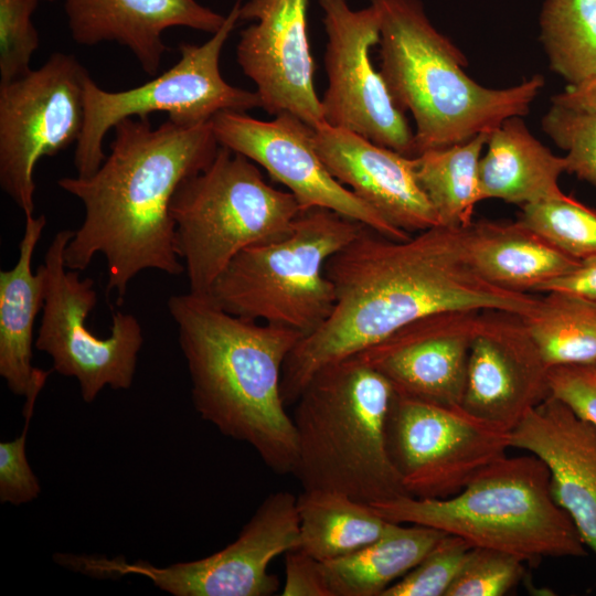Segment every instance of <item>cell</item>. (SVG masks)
Listing matches in <instances>:
<instances>
[{"label":"cell","mask_w":596,"mask_h":596,"mask_svg":"<svg viewBox=\"0 0 596 596\" xmlns=\"http://www.w3.org/2000/svg\"><path fill=\"white\" fill-rule=\"evenodd\" d=\"M328 38V87L320 99L323 121L382 147L415 157L414 132L393 102L370 51L380 41V19L371 4L353 10L347 0H318Z\"/></svg>","instance_id":"cell-14"},{"label":"cell","mask_w":596,"mask_h":596,"mask_svg":"<svg viewBox=\"0 0 596 596\" xmlns=\"http://www.w3.org/2000/svg\"><path fill=\"white\" fill-rule=\"evenodd\" d=\"M486 146L478 166L481 201L500 199L523 206L565 195L558 185L566 172L565 157L536 139L520 116L502 121Z\"/></svg>","instance_id":"cell-24"},{"label":"cell","mask_w":596,"mask_h":596,"mask_svg":"<svg viewBox=\"0 0 596 596\" xmlns=\"http://www.w3.org/2000/svg\"><path fill=\"white\" fill-rule=\"evenodd\" d=\"M168 310L200 416L223 435L253 447L276 473H294L297 432L280 384L284 364L305 336L234 316L209 296L190 291L170 296Z\"/></svg>","instance_id":"cell-3"},{"label":"cell","mask_w":596,"mask_h":596,"mask_svg":"<svg viewBox=\"0 0 596 596\" xmlns=\"http://www.w3.org/2000/svg\"><path fill=\"white\" fill-rule=\"evenodd\" d=\"M241 0L226 15L222 28L201 45L182 43L179 61L161 75L137 87L109 92L91 76L84 89V125L75 145L74 167L78 177L93 174L106 158V134L127 117L147 118L167 113L182 127L210 123L222 111H242L260 107L256 92L228 84L220 71V56L237 21Z\"/></svg>","instance_id":"cell-9"},{"label":"cell","mask_w":596,"mask_h":596,"mask_svg":"<svg viewBox=\"0 0 596 596\" xmlns=\"http://www.w3.org/2000/svg\"><path fill=\"white\" fill-rule=\"evenodd\" d=\"M542 129L566 151V172L596 185V114L552 104Z\"/></svg>","instance_id":"cell-31"},{"label":"cell","mask_w":596,"mask_h":596,"mask_svg":"<svg viewBox=\"0 0 596 596\" xmlns=\"http://www.w3.org/2000/svg\"><path fill=\"white\" fill-rule=\"evenodd\" d=\"M324 272L336 289L334 309L289 353L280 384L286 405L294 404L324 366L355 355L419 318L489 309L529 317L540 301L485 279L470 262L465 228L441 225L405 241L363 226L328 259Z\"/></svg>","instance_id":"cell-1"},{"label":"cell","mask_w":596,"mask_h":596,"mask_svg":"<svg viewBox=\"0 0 596 596\" xmlns=\"http://www.w3.org/2000/svg\"><path fill=\"white\" fill-rule=\"evenodd\" d=\"M73 231L62 230L51 241L43 262L45 297L34 345L49 354L53 371L78 381L82 398L95 401L106 387L128 390L143 343L138 319L128 312L113 316L110 334L97 337L86 320L97 302L94 280L70 269L64 251Z\"/></svg>","instance_id":"cell-11"},{"label":"cell","mask_w":596,"mask_h":596,"mask_svg":"<svg viewBox=\"0 0 596 596\" xmlns=\"http://www.w3.org/2000/svg\"><path fill=\"white\" fill-rule=\"evenodd\" d=\"M386 443L407 496L418 499H446L459 493L511 448L510 432L462 406L439 405L395 392Z\"/></svg>","instance_id":"cell-12"},{"label":"cell","mask_w":596,"mask_h":596,"mask_svg":"<svg viewBox=\"0 0 596 596\" xmlns=\"http://www.w3.org/2000/svg\"><path fill=\"white\" fill-rule=\"evenodd\" d=\"M283 596H331L321 564L297 547L285 553Z\"/></svg>","instance_id":"cell-37"},{"label":"cell","mask_w":596,"mask_h":596,"mask_svg":"<svg viewBox=\"0 0 596 596\" xmlns=\"http://www.w3.org/2000/svg\"><path fill=\"white\" fill-rule=\"evenodd\" d=\"M110 152L88 177L57 185L81 201L84 219L64 251L67 268L85 270L97 254L107 264V291L119 305L142 270L185 272L174 246L170 206L183 180L205 169L220 143L210 123L182 127L127 117L114 127Z\"/></svg>","instance_id":"cell-2"},{"label":"cell","mask_w":596,"mask_h":596,"mask_svg":"<svg viewBox=\"0 0 596 596\" xmlns=\"http://www.w3.org/2000/svg\"><path fill=\"white\" fill-rule=\"evenodd\" d=\"M299 549L319 562L353 553L390 528L371 504L343 492L304 489L297 497Z\"/></svg>","instance_id":"cell-26"},{"label":"cell","mask_w":596,"mask_h":596,"mask_svg":"<svg viewBox=\"0 0 596 596\" xmlns=\"http://www.w3.org/2000/svg\"><path fill=\"white\" fill-rule=\"evenodd\" d=\"M481 310L419 318L355 355L400 395L461 406L470 345Z\"/></svg>","instance_id":"cell-18"},{"label":"cell","mask_w":596,"mask_h":596,"mask_svg":"<svg viewBox=\"0 0 596 596\" xmlns=\"http://www.w3.org/2000/svg\"><path fill=\"white\" fill-rule=\"evenodd\" d=\"M551 395L596 426V365L550 368Z\"/></svg>","instance_id":"cell-36"},{"label":"cell","mask_w":596,"mask_h":596,"mask_svg":"<svg viewBox=\"0 0 596 596\" xmlns=\"http://www.w3.org/2000/svg\"><path fill=\"white\" fill-rule=\"evenodd\" d=\"M524 320L549 368L596 365V300L567 291H546Z\"/></svg>","instance_id":"cell-28"},{"label":"cell","mask_w":596,"mask_h":596,"mask_svg":"<svg viewBox=\"0 0 596 596\" xmlns=\"http://www.w3.org/2000/svg\"><path fill=\"white\" fill-rule=\"evenodd\" d=\"M552 104L573 107L596 114V78L577 86H567L552 97Z\"/></svg>","instance_id":"cell-39"},{"label":"cell","mask_w":596,"mask_h":596,"mask_svg":"<svg viewBox=\"0 0 596 596\" xmlns=\"http://www.w3.org/2000/svg\"><path fill=\"white\" fill-rule=\"evenodd\" d=\"M212 127L221 146L263 167L288 188L302 211L324 207L391 240L411 237L331 175L315 148L313 128L297 116L283 113L264 121L242 111H222L212 119Z\"/></svg>","instance_id":"cell-15"},{"label":"cell","mask_w":596,"mask_h":596,"mask_svg":"<svg viewBox=\"0 0 596 596\" xmlns=\"http://www.w3.org/2000/svg\"><path fill=\"white\" fill-rule=\"evenodd\" d=\"M299 543L297 497L277 491L259 504L234 542L196 561L160 567L141 560L128 563L123 556L58 553L55 560L96 578L141 575L174 596H269L279 587L268 572L270 562Z\"/></svg>","instance_id":"cell-10"},{"label":"cell","mask_w":596,"mask_h":596,"mask_svg":"<svg viewBox=\"0 0 596 596\" xmlns=\"http://www.w3.org/2000/svg\"><path fill=\"white\" fill-rule=\"evenodd\" d=\"M309 0H248L240 20L252 23L240 32L236 61L254 82L260 108L277 116L289 113L310 127L323 124L313 86V62L307 29Z\"/></svg>","instance_id":"cell-16"},{"label":"cell","mask_w":596,"mask_h":596,"mask_svg":"<svg viewBox=\"0 0 596 596\" xmlns=\"http://www.w3.org/2000/svg\"><path fill=\"white\" fill-rule=\"evenodd\" d=\"M39 0H0V84L28 74L40 44L32 15Z\"/></svg>","instance_id":"cell-34"},{"label":"cell","mask_w":596,"mask_h":596,"mask_svg":"<svg viewBox=\"0 0 596 596\" xmlns=\"http://www.w3.org/2000/svg\"><path fill=\"white\" fill-rule=\"evenodd\" d=\"M490 132L423 151L415 156L417 181L429 200L439 225L466 228L480 202L478 166Z\"/></svg>","instance_id":"cell-27"},{"label":"cell","mask_w":596,"mask_h":596,"mask_svg":"<svg viewBox=\"0 0 596 596\" xmlns=\"http://www.w3.org/2000/svg\"><path fill=\"white\" fill-rule=\"evenodd\" d=\"M313 143L331 175L395 227L411 234L439 225L417 181L415 157L326 123L313 128Z\"/></svg>","instance_id":"cell-19"},{"label":"cell","mask_w":596,"mask_h":596,"mask_svg":"<svg viewBox=\"0 0 596 596\" xmlns=\"http://www.w3.org/2000/svg\"><path fill=\"white\" fill-rule=\"evenodd\" d=\"M466 248L475 269L501 288L540 291L579 265L521 221L479 220L465 228Z\"/></svg>","instance_id":"cell-23"},{"label":"cell","mask_w":596,"mask_h":596,"mask_svg":"<svg viewBox=\"0 0 596 596\" xmlns=\"http://www.w3.org/2000/svg\"><path fill=\"white\" fill-rule=\"evenodd\" d=\"M519 221L576 260L596 257V209L572 195L523 205Z\"/></svg>","instance_id":"cell-30"},{"label":"cell","mask_w":596,"mask_h":596,"mask_svg":"<svg viewBox=\"0 0 596 596\" xmlns=\"http://www.w3.org/2000/svg\"><path fill=\"white\" fill-rule=\"evenodd\" d=\"M540 29L553 72L570 86L596 78V0H546Z\"/></svg>","instance_id":"cell-29"},{"label":"cell","mask_w":596,"mask_h":596,"mask_svg":"<svg viewBox=\"0 0 596 596\" xmlns=\"http://www.w3.org/2000/svg\"><path fill=\"white\" fill-rule=\"evenodd\" d=\"M301 211L294 194L268 184L255 162L220 146L205 169L181 182L170 206L189 291L209 296L237 254L289 233Z\"/></svg>","instance_id":"cell-7"},{"label":"cell","mask_w":596,"mask_h":596,"mask_svg":"<svg viewBox=\"0 0 596 596\" xmlns=\"http://www.w3.org/2000/svg\"><path fill=\"white\" fill-rule=\"evenodd\" d=\"M64 11L74 42L120 44L149 75L169 50L166 31L181 26L214 34L226 19L196 0H64Z\"/></svg>","instance_id":"cell-21"},{"label":"cell","mask_w":596,"mask_h":596,"mask_svg":"<svg viewBox=\"0 0 596 596\" xmlns=\"http://www.w3.org/2000/svg\"><path fill=\"white\" fill-rule=\"evenodd\" d=\"M380 19V73L396 107L415 121V156L491 132L524 116L544 86L536 74L489 88L466 72V56L427 18L419 0H369Z\"/></svg>","instance_id":"cell-4"},{"label":"cell","mask_w":596,"mask_h":596,"mask_svg":"<svg viewBox=\"0 0 596 596\" xmlns=\"http://www.w3.org/2000/svg\"><path fill=\"white\" fill-rule=\"evenodd\" d=\"M34 407H24V426L13 440L0 443V501L20 505L38 498L41 486L25 454L26 435Z\"/></svg>","instance_id":"cell-35"},{"label":"cell","mask_w":596,"mask_h":596,"mask_svg":"<svg viewBox=\"0 0 596 596\" xmlns=\"http://www.w3.org/2000/svg\"><path fill=\"white\" fill-rule=\"evenodd\" d=\"M510 447L545 464L555 502L596 557V426L551 395L510 430Z\"/></svg>","instance_id":"cell-20"},{"label":"cell","mask_w":596,"mask_h":596,"mask_svg":"<svg viewBox=\"0 0 596 596\" xmlns=\"http://www.w3.org/2000/svg\"><path fill=\"white\" fill-rule=\"evenodd\" d=\"M89 76L71 54L53 53L39 68L0 84V185L23 212H34V168L78 141Z\"/></svg>","instance_id":"cell-13"},{"label":"cell","mask_w":596,"mask_h":596,"mask_svg":"<svg viewBox=\"0 0 596 596\" xmlns=\"http://www.w3.org/2000/svg\"><path fill=\"white\" fill-rule=\"evenodd\" d=\"M394 390L356 355L329 364L296 401L294 475L302 489L343 492L372 504L407 496L387 450Z\"/></svg>","instance_id":"cell-5"},{"label":"cell","mask_w":596,"mask_h":596,"mask_svg":"<svg viewBox=\"0 0 596 596\" xmlns=\"http://www.w3.org/2000/svg\"><path fill=\"white\" fill-rule=\"evenodd\" d=\"M549 370L523 316L481 310L470 345L461 406L510 432L551 396Z\"/></svg>","instance_id":"cell-17"},{"label":"cell","mask_w":596,"mask_h":596,"mask_svg":"<svg viewBox=\"0 0 596 596\" xmlns=\"http://www.w3.org/2000/svg\"><path fill=\"white\" fill-rule=\"evenodd\" d=\"M363 226L329 209L304 210L289 233L237 254L209 297L234 316L308 336L334 309L336 289L324 272L328 259Z\"/></svg>","instance_id":"cell-8"},{"label":"cell","mask_w":596,"mask_h":596,"mask_svg":"<svg viewBox=\"0 0 596 596\" xmlns=\"http://www.w3.org/2000/svg\"><path fill=\"white\" fill-rule=\"evenodd\" d=\"M46 224L44 215L25 217L15 265L0 272V375L25 402H36L52 370L32 364L33 329L45 297V270L32 258Z\"/></svg>","instance_id":"cell-22"},{"label":"cell","mask_w":596,"mask_h":596,"mask_svg":"<svg viewBox=\"0 0 596 596\" xmlns=\"http://www.w3.org/2000/svg\"><path fill=\"white\" fill-rule=\"evenodd\" d=\"M43 1H55V0H43Z\"/></svg>","instance_id":"cell-40"},{"label":"cell","mask_w":596,"mask_h":596,"mask_svg":"<svg viewBox=\"0 0 596 596\" xmlns=\"http://www.w3.org/2000/svg\"><path fill=\"white\" fill-rule=\"evenodd\" d=\"M567 291L596 300V257L583 260L568 274L544 285L540 291Z\"/></svg>","instance_id":"cell-38"},{"label":"cell","mask_w":596,"mask_h":596,"mask_svg":"<svg viewBox=\"0 0 596 596\" xmlns=\"http://www.w3.org/2000/svg\"><path fill=\"white\" fill-rule=\"evenodd\" d=\"M371 507L386 521L435 528L530 565L587 555L575 524L552 496L547 467L532 454L505 455L450 498L402 496Z\"/></svg>","instance_id":"cell-6"},{"label":"cell","mask_w":596,"mask_h":596,"mask_svg":"<svg viewBox=\"0 0 596 596\" xmlns=\"http://www.w3.org/2000/svg\"><path fill=\"white\" fill-rule=\"evenodd\" d=\"M472 546L445 534L406 575L382 596H446Z\"/></svg>","instance_id":"cell-32"},{"label":"cell","mask_w":596,"mask_h":596,"mask_svg":"<svg viewBox=\"0 0 596 596\" xmlns=\"http://www.w3.org/2000/svg\"><path fill=\"white\" fill-rule=\"evenodd\" d=\"M518 557L485 547H471L446 596H502L524 574Z\"/></svg>","instance_id":"cell-33"},{"label":"cell","mask_w":596,"mask_h":596,"mask_svg":"<svg viewBox=\"0 0 596 596\" xmlns=\"http://www.w3.org/2000/svg\"><path fill=\"white\" fill-rule=\"evenodd\" d=\"M447 533L391 522L384 534L360 550L320 562L331 596H382L415 567Z\"/></svg>","instance_id":"cell-25"}]
</instances>
